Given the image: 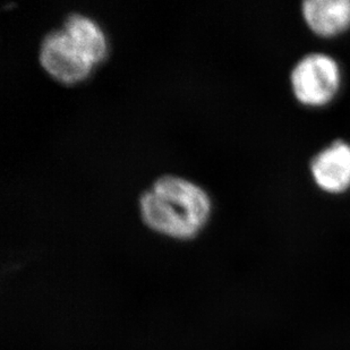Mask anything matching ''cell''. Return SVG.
Instances as JSON below:
<instances>
[{"label": "cell", "mask_w": 350, "mask_h": 350, "mask_svg": "<svg viewBox=\"0 0 350 350\" xmlns=\"http://www.w3.org/2000/svg\"><path fill=\"white\" fill-rule=\"evenodd\" d=\"M108 53L109 42L100 24L85 14L70 12L60 27L43 36L38 60L55 81L73 85L88 79Z\"/></svg>", "instance_id": "obj_1"}, {"label": "cell", "mask_w": 350, "mask_h": 350, "mask_svg": "<svg viewBox=\"0 0 350 350\" xmlns=\"http://www.w3.org/2000/svg\"><path fill=\"white\" fill-rule=\"evenodd\" d=\"M139 208L148 228L165 237L187 241L205 228L212 202L196 183L180 176L162 175L141 193Z\"/></svg>", "instance_id": "obj_2"}, {"label": "cell", "mask_w": 350, "mask_h": 350, "mask_svg": "<svg viewBox=\"0 0 350 350\" xmlns=\"http://www.w3.org/2000/svg\"><path fill=\"white\" fill-rule=\"evenodd\" d=\"M291 85L298 101L308 106H323L332 100L340 85L339 66L327 55L311 53L291 72Z\"/></svg>", "instance_id": "obj_3"}, {"label": "cell", "mask_w": 350, "mask_h": 350, "mask_svg": "<svg viewBox=\"0 0 350 350\" xmlns=\"http://www.w3.org/2000/svg\"><path fill=\"white\" fill-rule=\"evenodd\" d=\"M312 175L319 187L329 193L345 192L350 187V146L336 141L313 159Z\"/></svg>", "instance_id": "obj_4"}, {"label": "cell", "mask_w": 350, "mask_h": 350, "mask_svg": "<svg viewBox=\"0 0 350 350\" xmlns=\"http://www.w3.org/2000/svg\"><path fill=\"white\" fill-rule=\"evenodd\" d=\"M303 14L315 33L336 36L350 27V0H308L303 3Z\"/></svg>", "instance_id": "obj_5"}]
</instances>
